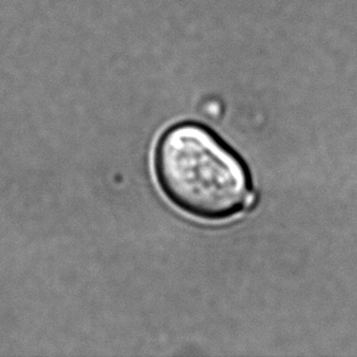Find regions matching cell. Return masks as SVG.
I'll return each instance as SVG.
<instances>
[{"label": "cell", "instance_id": "obj_1", "mask_svg": "<svg viewBox=\"0 0 357 357\" xmlns=\"http://www.w3.org/2000/svg\"><path fill=\"white\" fill-rule=\"evenodd\" d=\"M154 171L169 203L197 220L226 221L254 203L245 162L200 123L182 122L165 130L155 148Z\"/></svg>", "mask_w": 357, "mask_h": 357}]
</instances>
